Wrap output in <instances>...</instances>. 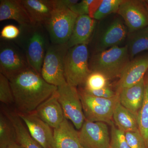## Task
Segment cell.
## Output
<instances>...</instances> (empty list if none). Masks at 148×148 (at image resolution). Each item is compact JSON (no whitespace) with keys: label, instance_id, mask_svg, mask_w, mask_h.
<instances>
[{"label":"cell","instance_id":"obj_38","mask_svg":"<svg viewBox=\"0 0 148 148\" xmlns=\"http://www.w3.org/2000/svg\"><path fill=\"white\" fill-rule=\"evenodd\" d=\"M111 148L110 147V148Z\"/></svg>","mask_w":148,"mask_h":148},{"label":"cell","instance_id":"obj_1","mask_svg":"<svg viewBox=\"0 0 148 148\" xmlns=\"http://www.w3.org/2000/svg\"><path fill=\"white\" fill-rule=\"evenodd\" d=\"M9 80L18 114L34 112L58 89L57 86L46 82L41 74L31 67Z\"/></svg>","mask_w":148,"mask_h":148},{"label":"cell","instance_id":"obj_35","mask_svg":"<svg viewBox=\"0 0 148 148\" xmlns=\"http://www.w3.org/2000/svg\"><path fill=\"white\" fill-rule=\"evenodd\" d=\"M4 148H24L21 146L20 144H18L17 142H13L11 143L8 145Z\"/></svg>","mask_w":148,"mask_h":148},{"label":"cell","instance_id":"obj_13","mask_svg":"<svg viewBox=\"0 0 148 148\" xmlns=\"http://www.w3.org/2000/svg\"><path fill=\"white\" fill-rule=\"evenodd\" d=\"M57 90L40 104L35 111L40 119L53 129L58 127L65 118L58 101Z\"/></svg>","mask_w":148,"mask_h":148},{"label":"cell","instance_id":"obj_2","mask_svg":"<svg viewBox=\"0 0 148 148\" xmlns=\"http://www.w3.org/2000/svg\"><path fill=\"white\" fill-rule=\"evenodd\" d=\"M18 27L20 34L13 41L24 51L30 67L40 74L45 56L51 44L48 33L45 26L40 24L32 23Z\"/></svg>","mask_w":148,"mask_h":148},{"label":"cell","instance_id":"obj_30","mask_svg":"<svg viewBox=\"0 0 148 148\" xmlns=\"http://www.w3.org/2000/svg\"><path fill=\"white\" fill-rule=\"evenodd\" d=\"M128 145L131 148H147L145 142L139 130L125 133Z\"/></svg>","mask_w":148,"mask_h":148},{"label":"cell","instance_id":"obj_37","mask_svg":"<svg viewBox=\"0 0 148 148\" xmlns=\"http://www.w3.org/2000/svg\"><path fill=\"white\" fill-rule=\"evenodd\" d=\"M147 3H148V1H147Z\"/></svg>","mask_w":148,"mask_h":148},{"label":"cell","instance_id":"obj_8","mask_svg":"<svg viewBox=\"0 0 148 148\" xmlns=\"http://www.w3.org/2000/svg\"><path fill=\"white\" fill-rule=\"evenodd\" d=\"M30 67L26 54L13 40L1 39L0 72L9 79Z\"/></svg>","mask_w":148,"mask_h":148},{"label":"cell","instance_id":"obj_6","mask_svg":"<svg viewBox=\"0 0 148 148\" xmlns=\"http://www.w3.org/2000/svg\"><path fill=\"white\" fill-rule=\"evenodd\" d=\"M78 91L86 120L110 124L112 123L114 109L119 101L117 95L113 98H105L89 95L82 88Z\"/></svg>","mask_w":148,"mask_h":148},{"label":"cell","instance_id":"obj_26","mask_svg":"<svg viewBox=\"0 0 148 148\" xmlns=\"http://www.w3.org/2000/svg\"><path fill=\"white\" fill-rule=\"evenodd\" d=\"M109 79L103 74L91 72L87 77L83 89L86 91L98 90L109 86Z\"/></svg>","mask_w":148,"mask_h":148},{"label":"cell","instance_id":"obj_23","mask_svg":"<svg viewBox=\"0 0 148 148\" xmlns=\"http://www.w3.org/2000/svg\"><path fill=\"white\" fill-rule=\"evenodd\" d=\"M132 33L127 46L131 58L148 50V27Z\"/></svg>","mask_w":148,"mask_h":148},{"label":"cell","instance_id":"obj_16","mask_svg":"<svg viewBox=\"0 0 148 148\" xmlns=\"http://www.w3.org/2000/svg\"><path fill=\"white\" fill-rule=\"evenodd\" d=\"M95 26V19L89 15L78 16L71 36L66 44L69 49L80 45H88L90 42Z\"/></svg>","mask_w":148,"mask_h":148},{"label":"cell","instance_id":"obj_11","mask_svg":"<svg viewBox=\"0 0 148 148\" xmlns=\"http://www.w3.org/2000/svg\"><path fill=\"white\" fill-rule=\"evenodd\" d=\"M117 13L131 33L148 27V10L144 1L123 0Z\"/></svg>","mask_w":148,"mask_h":148},{"label":"cell","instance_id":"obj_31","mask_svg":"<svg viewBox=\"0 0 148 148\" xmlns=\"http://www.w3.org/2000/svg\"><path fill=\"white\" fill-rule=\"evenodd\" d=\"M19 27L12 24L6 25L1 32V38L8 40H14L16 39L20 34Z\"/></svg>","mask_w":148,"mask_h":148},{"label":"cell","instance_id":"obj_39","mask_svg":"<svg viewBox=\"0 0 148 148\" xmlns=\"http://www.w3.org/2000/svg\"><path fill=\"white\" fill-rule=\"evenodd\" d=\"M82 148H83L82 147Z\"/></svg>","mask_w":148,"mask_h":148},{"label":"cell","instance_id":"obj_9","mask_svg":"<svg viewBox=\"0 0 148 148\" xmlns=\"http://www.w3.org/2000/svg\"><path fill=\"white\" fill-rule=\"evenodd\" d=\"M58 101L64 117L71 121L75 128L79 130L85 121L82 103L77 87L68 84L58 86Z\"/></svg>","mask_w":148,"mask_h":148},{"label":"cell","instance_id":"obj_5","mask_svg":"<svg viewBox=\"0 0 148 148\" xmlns=\"http://www.w3.org/2000/svg\"><path fill=\"white\" fill-rule=\"evenodd\" d=\"M69 48L66 44L51 43L46 53L41 75L49 84L57 86L66 84L64 64Z\"/></svg>","mask_w":148,"mask_h":148},{"label":"cell","instance_id":"obj_15","mask_svg":"<svg viewBox=\"0 0 148 148\" xmlns=\"http://www.w3.org/2000/svg\"><path fill=\"white\" fill-rule=\"evenodd\" d=\"M145 88L144 78L138 83L116 92L119 103L137 116L144 102Z\"/></svg>","mask_w":148,"mask_h":148},{"label":"cell","instance_id":"obj_24","mask_svg":"<svg viewBox=\"0 0 148 148\" xmlns=\"http://www.w3.org/2000/svg\"><path fill=\"white\" fill-rule=\"evenodd\" d=\"M16 142V133L13 125L5 114L0 115V148H4L11 143Z\"/></svg>","mask_w":148,"mask_h":148},{"label":"cell","instance_id":"obj_21","mask_svg":"<svg viewBox=\"0 0 148 148\" xmlns=\"http://www.w3.org/2000/svg\"><path fill=\"white\" fill-rule=\"evenodd\" d=\"M5 114L12 123L16 133V142L24 148H43L31 136L17 113L5 111Z\"/></svg>","mask_w":148,"mask_h":148},{"label":"cell","instance_id":"obj_7","mask_svg":"<svg viewBox=\"0 0 148 148\" xmlns=\"http://www.w3.org/2000/svg\"><path fill=\"white\" fill-rule=\"evenodd\" d=\"M78 15L69 9H55L45 27L51 42L66 44L71 36Z\"/></svg>","mask_w":148,"mask_h":148},{"label":"cell","instance_id":"obj_34","mask_svg":"<svg viewBox=\"0 0 148 148\" xmlns=\"http://www.w3.org/2000/svg\"><path fill=\"white\" fill-rule=\"evenodd\" d=\"M55 9H69L79 1L77 0H53Z\"/></svg>","mask_w":148,"mask_h":148},{"label":"cell","instance_id":"obj_22","mask_svg":"<svg viewBox=\"0 0 148 148\" xmlns=\"http://www.w3.org/2000/svg\"><path fill=\"white\" fill-rule=\"evenodd\" d=\"M113 119L118 128L125 133L139 130L137 116L123 107L119 101L115 106Z\"/></svg>","mask_w":148,"mask_h":148},{"label":"cell","instance_id":"obj_14","mask_svg":"<svg viewBox=\"0 0 148 148\" xmlns=\"http://www.w3.org/2000/svg\"><path fill=\"white\" fill-rule=\"evenodd\" d=\"M148 70V55L140 56L130 61L120 77L117 92L140 82L144 78V75Z\"/></svg>","mask_w":148,"mask_h":148},{"label":"cell","instance_id":"obj_18","mask_svg":"<svg viewBox=\"0 0 148 148\" xmlns=\"http://www.w3.org/2000/svg\"><path fill=\"white\" fill-rule=\"evenodd\" d=\"M8 19L16 21L19 26H25L32 23L21 0L0 1V21Z\"/></svg>","mask_w":148,"mask_h":148},{"label":"cell","instance_id":"obj_17","mask_svg":"<svg viewBox=\"0 0 148 148\" xmlns=\"http://www.w3.org/2000/svg\"><path fill=\"white\" fill-rule=\"evenodd\" d=\"M32 23L45 26L55 10L53 0H21Z\"/></svg>","mask_w":148,"mask_h":148},{"label":"cell","instance_id":"obj_32","mask_svg":"<svg viewBox=\"0 0 148 148\" xmlns=\"http://www.w3.org/2000/svg\"><path fill=\"white\" fill-rule=\"evenodd\" d=\"M92 0H83L74 5L70 10L78 16L89 15V7Z\"/></svg>","mask_w":148,"mask_h":148},{"label":"cell","instance_id":"obj_33","mask_svg":"<svg viewBox=\"0 0 148 148\" xmlns=\"http://www.w3.org/2000/svg\"><path fill=\"white\" fill-rule=\"evenodd\" d=\"M83 90L85 92L89 94V95L100 97V98H112L116 96V93L114 92L109 86L98 89V90H90V91H86Z\"/></svg>","mask_w":148,"mask_h":148},{"label":"cell","instance_id":"obj_25","mask_svg":"<svg viewBox=\"0 0 148 148\" xmlns=\"http://www.w3.org/2000/svg\"><path fill=\"white\" fill-rule=\"evenodd\" d=\"M145 82V98L137 115L138 128L148 148V79Z\"/></svg>","mask_w":148,"mask_h":148},{"label":"cell","instance_id":"obj_28","mask_svg":"<svg viewBox=\"0 0 148 148\" xmlns=\"http://www.w3.org/2000/svg\"><path fill=\"white\" fill-rule=\"evenodd\" d=\"M0 101L7 105L14 103L9 79L1 73H0Z\"/></svg>","mask_w":148,"mask_h":148},{"label":"cell","instance_id":"obj_4","mask_svg":"<svg viewBox=\"0 0 148 148\" xmlns=\"http://www.w3.org/2000/svg\"><path fill=\"white\" fill-rule=\"evenodd\" d=\"M91 73L88 45H80L69 49L64 64V76L67 84L75 87L82 85Z\"/></svg>","mask_w":148,"mask_h":148},{"label":"cell","instance_id":"obj_36","mask_svg":"<svg viewBox=\"0 0 148 148\" xmlns=\"http://www.w3.org/2000/svg\"><path fill=\"white\" fill-rule=\"evenodd\" d=\"M146 4H147V8L148 10V4H147V3H146Z\"/></svg>","mask_w":148,"mask_h":148},{"label":"cell","instance_id":"obj_20","mask_svg":"<svg viewBox=\"0 0 148 148\" xmlns=\"http://www.w3.org/2000/svg\"><path fill=\"white\" fill-rule=\"evenodd\" d=\"M127 31L123 22L115 19L109 26L100 38L97 49L98 52L107 48L118 46L126 38Z\"/></svg>","mask_w":148,"mask_h":148},{"label":"cell","instance_id":"obj_12","mask_svg":"<svg viewBox=\"0 0 148 148\" xmlns=\"http://www.w3.org/2000/svg\"><path fill=\"white\" fill-rule=\"evenodd\" d=\"M17 114L32 138L43 148H55L53 130L50 126L40 119L35 112Z\"/></svg>","mask_w":148,"mask_h":148},{"label":"cell","instance_id":"obj_10","mask_svg":"<svg viewBox=\"0 0 148 148\" xmlns=\"http://www.w3.org/2000/svg\"><path fill=\"white\" fill-rule=\"evenodd\" d=\"M78 134L83 148H110V138L108 127L105 123L86 120Z\"/></svg>","mask_w":148,"mask_h":148},{"label":"cell","instance_id":"obj_29","mask_svg":"<svg viewBox=\"0 0 148 148\" xmlns=\"http://www.w3.org/2000/svg\"><path fill=\"white\" fill-rule=\"evenodd\" d=\"M112 125L110 147L111 148H131L126 140L125 133L114 125Z\"/></svg>","mask_w":148,"mask_h":148},{"label":"cell","instance_id":"obj_3","mask_svg":"<svg viewBox=\"0 0 148 148\" xmlns=\"http://www.w3.org/2000/svg\"><path fill=\"white\" fill-rule=\"evenodd\" d=\"M130 55L127 46L114 47L99 51L89 60L91 72L103 74L109 80L120 77L129 64Z\"/></svg>","mask_w":148,"mask_h":148},{"label":"cell","instance_id":"obj_19","mask_svg":"<svg viewBox=\"0 0 148 148\" xmlns=\"http://www.w3.org/2000/svg\"><path fill=\"white\" fill-rule=\"evenodd\" d=\"M53 132L55 148H82L78 131L66 119Z\"/></svg>","mask_w":148,"mask_h":148},{"label":"cell","instance_id":"obj_27","mask_svg":"<svg viewBox=\"0 0 148 148\" xmlns=\"http://www.w3.org/2000/svg\"><path fill=\"white\" fill-rule=\"evenodd\" d=\"M122 1L123 0H101L92 18L95 20H101L111 14L117 13Z\"/></svg>","mask_w":148,"mask_h":148}]
</instances>
